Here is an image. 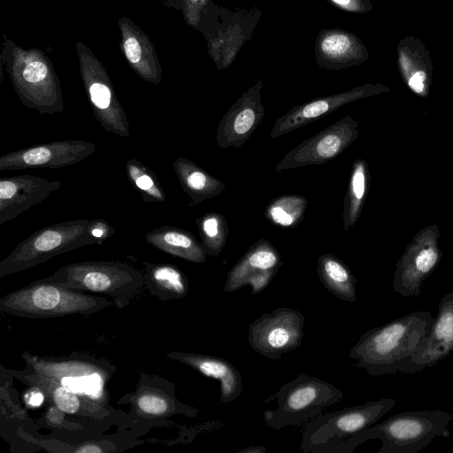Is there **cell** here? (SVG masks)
Here are the masks:
<instances>
[{"label":"cell","mask_w":453,"mask_h":453,"mask_svg":"<svg viewBox=\"0 0 453 453\" xmlns=\"http://www.w3.org/2000/svg\"><path fill=\"white\" fill-rule=\"evenodd\" d=\"M111 303L104 296L41 279L2 297L0 311L21 318L51 319L73 314L89 315Z\"/></svg>","instance_id":"4"},{"label":"cell","mask_w":453,"mask_h":453,"mask_svg":"<svg viewBox=\"0 0 453 453\" xmlns=\"http://www.w3.org/2000/svg\"><path fill=\"white\" fill-rule=\"evenodd\" d=\"M88 230L95 239L96 244H103L108 238L112 236L116 230L108 221L103 219H95L88 221Z\"/></svg>","instance_id":"35"},{"label":"cell","mask_w":453,"mask_h":453,"mask_svg":"<svg viewBox=\"0 0 453 453\" xmlns=\"http://www.w3.org/2000/svg\"><path fill=\"white\" fill-rule=\"evenodd\" d=\"M281 265L276 248L267 240L260 239L250 246L227 273L223 291L230 293L250 286L251 294L257 295L269 285Z\"/></svg>","instance_id":"15"},{"label":"cell","mask_w":453,"mask_h":453,"mask_svg":"<svg viewBox=\"0 0 453 453\" xmlns=\"http://www.w3.org/2000/svg\"><path fill=\"white\" fill-rule=\"evenodd\" d=\"M317 273L322 285L337 298L354 303L357 280L349 268L332 253L319 257Z\"/></svg>","instance_id":"28"},{"label":"cell","mask_w":453,"mask_h":453,"mask_svg":"<svg viewBox=\"0 0 453 453\" xmlns=\"http://www.w3.org/2000/svg\"><path fill=\"white\" fill-rule=\"evenodd\" d=\"M315 58L319 68L340 71L358 65L369 58L362 40L355 34L340 29H321L315 41Z\"/></svg>","instance_id":"20"},{"label":"cell","mask_w":453,"mask_h":453,"mask_svg":"<svg viewBox=\"0 0 453 453\" xmlns=\"http://www.w3.org/2000/svg\"><path fill=\"white\" fill-rule=\"evenodd\" d=\"M45 395L43 390L40 387L35 386L26 392L24 400L28 407L37 408L43 403Z\"/></svg>","instance_id":"37"},{"label":"cell","mask_w":453,"mask_h":453,"mask_svg":"<svg viewBox=\"0 0 453 453\" xmlns=\"http://www.w3.org/2000/svg\"><path fill=\"white\" fill-rule=\"evenodd\" d=\"M106 449L102 448L98 443L96 442H85L79 447H77L75 449H73V452H79V453H99V452H105Z\"/></svg>","instance_id":"38"},{"label":"cell","mask_w":453,"mask_h":453,"mask_svg":"<svg viewBox=\"0 0 453 453\" xmlns=\"http://www.w3.org/2000/svg\"><path fill=\"white\" fill-rule=\"evenodd\" d=\"M378 89V86L366 84L346 92L317 98L296 105L275 120L270 136L277 138L294 131L323 118L346 104L371 96Z\"/></svg>","instance_id":"21"},{"label":"cell","mask_w":453,"mask_h":453,"mask_svg":"<svg viewBox=\"0 0 453 453\" xmlns=\"http://www.w3.org/2000/svg\"><path fill=\"white\" fill-rule=\"evenodd\" d=\"M303 315L291 308L280 307L263 313L249 326L248 342L258 354L278 360L301 346Z\"/></svg>","instance_id":"12"},{"label":"cell","mask_w":453,"mask_h":453,"mask_svg":"<svg viewBox=\"0 0 453 453\" xmlns=\"http://www.w3.org/2000/svg\"><path fill=\"white\" fill-rule=\"evenodd\" d=\"M157 376H141L136 390L127 395L134 413L143 418H165L182 414L196 417L199 410L180 403L174 395V386Z\"/></svg>","instance_id":"19"},{"label":"cell","mask_w":453,"mask_h":453,"mask_svg":"<svg viewBox=\"0 0 453 453\" xmlns=\"http://www.w3.org/2000/svg\"><path fill=\"white\" fill-rule=\"evenodd\" d=\"M453 415L441 410L406 411L395 413L380 424H374L357 438V446L372 439H380L377 453H418L436 437L448 438V424Z\"/></svg>","instance_id":"5"},{"label":"cell","mask_w":453,"mask_h":453,"mask_svg":"<svg viewBox=\"0 0 453 453\" xmlns=\"http://www.w3.org/2000/svg\"><path fill=\"white\" fill-rule=\"evenodd\" d=\"M261 11L216 5L211 1L203 10L196 29L201 30L208 42L209 55L218 70L227 68L243 44L250 39L258 23Z\"/></svg>","instance_id":"10"},{"label":"cell","mask_w":453,"mask_h":453,"mask_svg":"<svg viewBox=\"0 0 453 453\" xmlns=\"http://www.w3.org/2000/svg\"><path fill=\"white\" fill-rule=\"evenodd\" d=\"M395 400H379L321 413L306 425L300 449L304 453H352L357 436L373 426L395 405Z\"/></svg>","instance_id":"3"},{"label":"cell","mask_w":453,"mask_h":453,"mask_svg":"<svg viewBox=\"0 0 453 453\" xmlns=\"http://www.w3.org/2000/svg\"><path fill=\"white\" fill-rule=\"evenodd\" d=\"M96 148L95 143L82 140L36 144L2 155L0 171L71 166L92 155Z\"/></svg>","instance_id":"14"},{"label":"cell","mask_w":453,"mask_h":453,"mask_svg":"<svg viewBox=\"0 0 453 453\" xmlns=\"http://www.w3.org/2000/svg\"><path fill=\"white\" fill-rule=\"evenodd\" d=\"M195 221L204 253L209 256L219 255L225 247L229 232L225 217L219 212H209Z\"/></svg>","instance_id":"31"},{"label":"cell","mask_w":453,"mask_h":453,"mask_svg":"<svg viewBox=\"0 0 453 453\" xmlns=\"http://www.w3.org/2000/svg\"><path fill=\"white\" fill-rule=\"evenodd\" d=\"M167 357L183 363L203 375L219 380L220 403L234 402L242 393V378L238 369L229 361L211 355L171 351Z\"/></svg>","instance_id":"23"},{"label":"cell","mask_w":453,"mask_h":453,"mask_svg":"<svg viewBox=\"0 0 453 453\" xmlns=\"http://www.w3.org/2000/svg\"><path fill=\"white\" fill-rule=\"evenodd\" d=\"M1 59L20 102L41 114L64 111V96L56 70L43 51L24 50L5 40Z\"/></svg>","instance_id":"2"},{"label":"cell","mask_w":453,"mask_h":453,"mask_svg":"<svg viewBox=\"0 0 453 453\" xmlns=\"http://www.w3.org/2000/svg\"><path fill=\"white\" fill-rule=\"evenodd\" d=\"M397 65L409 88L416 94L426 91L433 72V61L426 44L413 35L399 40Z\"/></svg>","instance_id":"24"},{"label":"cell","mask_w":453,"mask_h":453,"mask_svg":"<svg viewBox=\"0 0 453 453\" xmlns=\"http://www.w3.org/2000/svg\"><path fill=\"white\" fill-rule=\"evenodd\" d=\"M336 8L351 13H365L370 12L375 0H329Z\"/></svg>","instance_id":"36"},{"label":"cell","mask_w":453,"mask_h":453,"mask_svg":"<svg viewBox=\"0 0 453 453\" xmlns=\"http://www.w3.org/2000/svg\"><path fill=\"white\" fill-rule=\"evenodd\" d=\"M357 123L346 116L303 141L284 155L275 172L323 165L338 157L357 137Z\"/></svg>","instance_id":"13"},{"label":"cell","mask_w":453,"mask_h":453,"mask_svg":"<svg viewBox=\"0 0 453 453\" xmlns=\"http://www.w3.org/2000/svg\"><path fill=\"white\" fill-rule=\"evenodd\" d=\"M271 398L278 407L264 411L266 426L279 430L285 426L310 422L325 409L343 398V393L331 383L301 373L284 384Z\"/></svg>","instance_id":"7"},{"label":"cell","mask_w":453,"mask_h":453,"mask_svg":"<svg viewBox=\"0 0 453 453\" xmlns=\"http://www.w3.org/2000/svg\"><path fill=\"white\" fill-rule=\"evenodd\" d=\"M143 276L150 294L162 301L181 299L188 292L186 275L174 265L147 264Z\"/></svg>","instance_id":"27"},{"label":"cell","mask_w":453,"mask_h":453,"mask_svg":"<svg viewBox=\"0 0 453 453\" xmlns=\"http://www.w3.org/2000/svg\"><path fill=\"white\" fill-rule=\"evenodd\" d=\"M366 170L364 162L353 164L349 187L343 203V226L348 230L357 219L366 192Z\"/></svg>","instance_id":"32"},{"label":"cell","mask_w":453,"mask_h":453,"mask_svg":"<svg viewBox=\"0 0 453 453\" xmlns=\"http://www.w3.org/2000/svg\"><path fill=\"white\" fill-rule=\"evenodd\" d=\"M88 219L56 223L34 232L0 262V278L45 263L51 257L96 244Z\"/></svg>","instance_id":"8"},{"label":"cell","mask_w":453,"mask_h":453,"mask_svg":"<svg viewBox=\"0 0 453 453\" xmlns=\"http://www.w3.org/2000/svg\"><path fill=\"white\" fill-rule=\"evenodd\" d=\"M308 200L300 195H284L273 199L265 208V216L273 225L293 228L303 219Z\"/></svg>","instance_id":"29"},{"label":"cell","mask_w":453,"mask_h":453,"mask_svg":"<svg viewBox=\"0 0 453 453\" xmlns=\"http://www.w3.org/2000/svg\"><path fill=\"white\" fill-rule=\"evenodd\" d=\"M118 24L121 50L130 67L144 81L160 84L162 67L150 38L128 18H121Z\"/></svg>","instance_id":"22"},{"label":"cell","mask_w":453,"mask_h":453,"mask_svg":"<svg viewBox=\"0 0 453 453\" xmlns=\"http://www.w3.org/2000/svg\"><path fill=\"white\" fill-rule=\"evenodd\" d=\"M434 319L430 311H414L366 331L349 357L371 376L394 374L411 357L428 334Z\"/></svg>","instance_id":"1"},{"label":"cell","mask_w":453,"mask_h":453,"mask_svg":"<svg viewBox=\"0 0 453 453\" xmlns=\"http://www.w3.org/2000/svg\"><path fill=\"white\" fill-rule=\"evenodd\" d=\"M266 451V448L263 446H251L238 451V453H263Z\"/></svg>","instance_id":"39"},{"label":"cell","mask_w":453,"mask_h":453,"mask_svg":"<svg viewBox=\"0 0 453 453\" xmlns=\"http://www.w3.org/2000/svg\"><path fill=\"white\" fill-rule=\"evenodd\" d=\"M32 372L73 391L100 407L106 403V383L114 371L106 362L87 356L45 357L22 354Z\"/></svg>","instance_id":"9"},{"label":"cell","mask_w":453,"mask_h":453,"mask_svg":"<svg viewBox=\"0 0 453 453\" xmlns=\"http://www.w3.org/2000/svg\"><path fill=\"white\" fill-rule=\"evenodd\" d=\"M173 167L182 189L189 196V207L220 195L226 188L221 180L188 158H175Z\"/></svg>","instance_id":"26"},{"label":"cell","mask_w":453,"mask_h":453,"mask_svg":"<svg viewBox=\"0 0 453 453\" xmlns=\"http://www.w3.org/2000/svg\"><path fill=\"white\" fill-rule=\"evenodd\" d=\"M43 279L72 289L111 296L119 307L127 305L145 286L143 273L116 261L77 262L64 265Z\"/></svg>","instance_id":"6"},{"label":"cell","mask_w":453,"mask_h":453,"mask_svg":"<svg viewBox=\"0 0 453 453\" xmlns=\"http://www.w3.org/2000/svg\"><path fill=\"white\" fill-rule=\"evenodd\" d=\"M211 0H181L180 8L186 21L197 28L203 10Z\"/></svg>","instance_id":"34"},{"label":"cell","mask_w":453,"mask_h":453,"mask_svg":"<svg viewBox=\"0 0 453 453\" xmlns=\"http://www.w3.org/2000/svg\"><path fill=\"white\" fill-rule=\"evenodd\" d=\"M126 171L130 183L142 194L144 202L165 201V193L157 175L142 162L136 158L129 159L126 165Z\"/></svg>","instance_id":"33"},{"label":"cell","mask_w":453,"mask_h":453,"mask_svg":"<svg viewBox=\"0 0 453 453\" xmlns=\"http://www.w3.org/2000/svg\"><path fill=\"white\" fill-rule=\"evenodd\" d=\"M76 50L81 80L96 120L106 132L128 137L127 115L116 96L105 68L81 42L76 43Z\"/></svg>","instance_id":"11"},{"label":"cell","mask_w":453,"mask_h":453,"mask_svg":"<svg viewBox=\"0 0 453 453\" xmlns=\"http://www.w3.org/2000/svg\"><path fill=\"white\" fill-rule=\"evenodd\" d=\"M27 377L28 380L35 381V386L40 387L45 395L48 394L54 405L64 413L90 415L89 405H85L84 403L94 404L87 402L73 391L32 371Z\"/></svg>","instance_id":"30"},{"label":"cell","mask_w":453,"mask_h":453,"mask_svg":"<svg viewBox=\"0 0 453 453\" xmlns=\"http://www.w3.org/2000/svg\"><path fill=\"white\" fill-rule=\"evenodd\" d=\"M62 186L60 180H49L31 174L0 179V226L42 203Z\"/></svg>","instance_id":"18"},{"label":"cell","mask_w":453,"mask_h":453,"mask_svg":"<svg viewBox=\"0 0 453 453\" xmlns=\"http://www.w3.org/2000/svg\"><path fill=\"white\" fill-rule=\"evenodd\" d=\"M145 241L154 248L188 262L203 264L206 254L203 246L190 232L172 226L154 228L145 235Z\"/></svg>","instance_id":"25"},{"label":"cell","mask_w":453,"mask_h":453,"mask_svg":"<svg viewBox=\"0 0 453 453\" xmlns=\"http://www.w3.org/2000/svg\"><path fill=\"white\" fill-rule=\"evenodd\" d=\"M262 88V81H257L222 117L216 129V142L219 148L241 147L260 125L265 117Z\"/></svg>","instance_id":"17"},{"label":"cell","mask_w":453,"mask_h":453,"mask_svg":"<svg viewBox=\"0 0 453 453\" xmlns=\"http://www.w3.org/2000/svg\"><path fill=\"white\" fill-rule=\"evenodd\" d=\"M453 351V291L444 295L431 328L416 352L406 359L398 372L417 373L432 367Z\"/></svg>","instance_id":"16"}]
</instances>
